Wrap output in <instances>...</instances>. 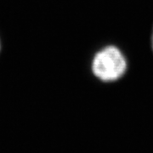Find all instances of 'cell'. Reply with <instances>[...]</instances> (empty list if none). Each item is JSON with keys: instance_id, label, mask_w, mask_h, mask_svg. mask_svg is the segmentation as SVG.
Instances as JSON below:
<instances>
[{"instance_id": "2", "label": "cell", "mask_w": 153, "mask_h": 153, "mask_svg": "<svg viewBox=\"0 0 153 153\" xmlns=\"http://www.w3.org/2000/svg\"><path fill=\"white\" fill-rule=\"evenodd\" d=\"M152 47L153 49V29H152Z\"/></svg>"}, {"instance_id": "1", "label": "cell", "mask_w": 153, "mask_h": 153, "mask_svg": "<svg viewBox=\"0 0 153 153\" xmlns=\"http://www.w3.org/2000/svg\"><path fill=\"white\" fill-rule=\"evenodd\" d=\"M91 69L102 82H115L124 75L127 60L118 48L107 46L94 56Z\"/></svg>"}]
</instances>
